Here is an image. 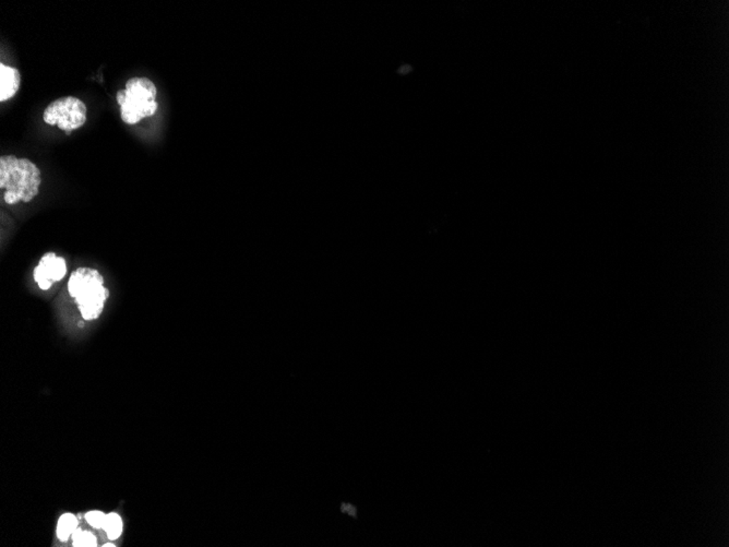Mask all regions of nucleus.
Returning <instances> with one entry per match:
<instances>
[{
  "instance_id": "0eeeda50",
  "label": "nucleus",
  "mask_w": 729,
  "mask_h": 547,
  "mask_svg": "<svg viewBox=\"0 0 729 547\" xmlns=\"http://www.w3.org/2000/svg\"><path fill=\"white\" fill-rule=\"evenodd\" d=\"M78 530V519L72 514H65L60 516L57 526V536L62 542H66L74 533Z\"/></svg>"
},
{
  "instance_id": "f257e3e1",
  "label": "nucleus",
  "mask_w": 729,
  "mask_h": 547,
  "mask_svg": "<svg viewBox=\"0 0 729 547\" xmlns=\"http://www.w3.org/2000/svg\"><path fill=\"white\" fill-rule=\"evenodd\" d=\"M42 185V173L31 160L16 155L0 158V189L7 204H29Z\"/></svg>"
},
{
  "instance_id": "6e6552de",
  "label": "nucleus",
  "mask_w": 729,
  "mask_h": 547,
  "mask_svg": "<svg viewBox=\"0 0 729 547\" xmlns=\"http://www.w3.org/2000/svg\"><path fill=\"white\" fill-rule=\"evenodd\" d=\"M103 529L111 540L118 538L123 533V521H121V516L114 512L107 514Z\"/></svg>"
},
{
  "instance_id": "7ed1b4c3",
  "label": "nucleus",
  "mask_w": 729,
  "mask_h": 547,
  "mask_svg": "<svg viewBox=\"0 0 729 547\" xmlns=\"http://www.w3.org/2000/svg\"><path fill=\"white\" fill-rule=\"evenodd\" d=\"M157 87L148 78H131L125 90H119L116 101L121 106V121L135 125L147 117L153 116L159 109Z\"/></svg>"
},
{
  "instance_id": "9b49d317",
  "label": "nucleus",
  "mask_w": 729,
  "mask_h": 547,
  "mask_svg": "<svg viewBox=\"0 0 729 547\" xmlns=\"http://www.w3.org/2000/svg\"><path fill=\"white\" fill-rule=\"evenodd\" d=\"M104 546H115V545L113 544V543H107V544H105Z\"/></svg>"
},
{
  "instance_id": "423d86ee",
  "label": "nucleus",
  "mask_w": 729,
  "mask_h": 547,
  "mask_svg": "<svg viewBox=\"0 0 729 547\" xmlns=\"http://www.w3.org/2000/svg\"><path fill=\"white\" fill-rule=\"evenodd\" d=\"M21 84V74L15 67L0 64V102H6L17 94Z\"/></svg>"
},
{
  "instance_id": "9d476101",
  "label": "nucleus",
  "mask_w": 729,
  "mask_h": 547,
  "mask_svg": "<svg viewBox=\"0 0 729 547\" xmlns=\"http://www.w3.org/2000/svg\"><path fill=\"white\" fill-rule=\"evenodd\" d=\"M106 514L102 512H90L86 514V520L91 526L95 529H101L104 526Z\"/></svg>"
},
{
  "instance_id": "1a4fd4ad",
  "label": "nucleus",
  "mask_w": 729,
  "mask_h": 547,
  "mask_svg": "<svg viewBox=\"0 0 729 547\" xmlns=\"http://www.w3.org/2000/svg\"><path fill=\"white\" fill-rule=\"evenodd\" d=\"M74 546H96V538L93 536L92 533L88 532V531L77 530L74 533Z\"/></svg>"
},
{
  "instance_id": "20e7f679",
  "label": "nucleus",
  "mask_w": 729,
  "mask_h": 547,
  "mask_svg": "<svg viewBox=\"0 0 729 547\" xmlns=\"http://www.w3.org/2000/svg\"><path fill=\"white\" fill-rule=\"evenodd\" d=\"M87 105L74 96H65L52 101L44 111L43 119L48 125L57 126L60 131L70 135L87 123Z\"/></svg>"
},
{
  "instance_id": "39448f33",
  "label": "nucleus",
  "mask_w": 729,
  "mask_h": 547,
  "mask_svg": "<svg viewBox=\"0 0 729 547\" xmlns=\"http://www.w3.org/2000/svg\"><path fill=\"white\" fill-rule=\"evenodd\" d=\"M68 265L66 259L55 254L54 251H48L40 257L38 265L33 270V279L42 291H48L56 283L60 282L66 277Z\"/></svg>"
},
{
  "instance_id": "f03ea898",
  "label": "nucleus",
  "mask_w": 729,
  "mask_h": 547,
  "mask_svg": "<svg viewBox=\"0 0 729 547\" xmlns=\"http://www.w3.org/2000/svg\"><path fill=\"white\" fill-rule=\"evenodd\" d=\"M104 284L103 275L90 267H79L70 275L68 293L86 321L97 319L104 311L109 297V289Z\"/></svg>"
}]
</instances>
